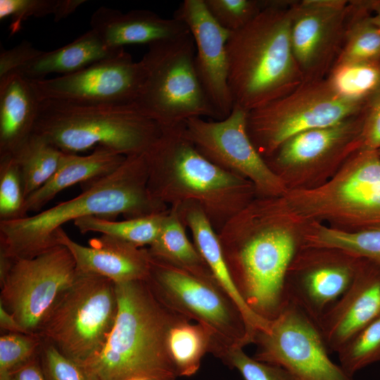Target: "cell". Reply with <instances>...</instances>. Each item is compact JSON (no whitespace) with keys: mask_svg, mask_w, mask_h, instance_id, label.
Here are the masks:
<instances>
[{"mask_svg":"<svg viewBox=\"0 0 380 380\" xmlns=\"http://www.w3.org/2000/svg\"><path fill=\"white\" fill-rule=\"evenodd\" d=\"M305 222L284 197H256L217 232L232 279L249 308L272 321L289 303L286 279L304 246Z\"/></svg>","mask_w":380,"mask_h":380,"instance_id":"1","label":"cell"},{"mask_svg":"<svg viewBox=\"0 0 380 380\" xmlns=\"http://www.w3.org/2000/svg\"><path fill=\"white\" fill-rule=\"evenodd\" d=\"M147 179L144 153L127 156L111 174L83 184L78 196L31 216L0 221V246L14 258H31L60 245L56 232L70 221L90 216L129 219L167 210L150 194Z\"/></svg>","mask_w":380,"mask_h":380,"instance_id":"2","label":"cell"},{"mask_svg":"<svg viewBox=\"0 0 380 380\" xmlns=\"http://www.w3.org/2000/svg\"><path fill=\"white\" fill-rule=\"evenodd\" d=\"M150 194L169 208H200L218 232L258 194L248 180L216 165L196 148L184 123L164 129L144 153Z\"/></svg>","mask_w":380,"mask_h":380,"instance_id":"3","label":"cell"},{"mask_svg":"<svg viewBox=\"0 0 380 380\" xmlns=\"http://www.w3.org/2000/svg\"><path fill=\"white\" fill-rule=\"evenodd\" d=\"M118 309L106 343L83 365L95 380H176L167 338L189 319L166 305L146 280L115 284Z\"/></svg>","mask_w":380,"mask_h":380,"instance_id":"4","label":"cell"},{"mask_svg":"<svg viewBox=\"0 0 380 380\" xmlns=\"http://www.w3.org/2000/svg\"><path fill=\"white\" fill-rule=\"evenodd\" d=\"M263 10L227 43L228 84L234 102L246 111L298 88L303 79L291 48L293 1H265Z\"/></svg>","mask_w":380,"mask_h":380,"instance_id":"5","label":"cell"},{"mask_svg":"<svg viewBox=\"0 0 380 380\" xmlns=\"http://www.w3.org/2000/svg\"><path fill=\"white\" fill-rule=\"evenodd\" d=\"M33 133L63 153L103 146L127 157L144 153L161 129L135 103L43 99Z\"/></svg>","mask_w":380,"mask_h":380,"instance_id":"6","label":"cell"},{"mask_svg":"<svg viewBox=\"0 0 380 380\" xmlns=\"http://www.w3.org/2000/svg\"><path fill=\"white\" fill-rule=\"evenodd\" d=\"M303 222L355 232L380 229V154L360 148L322 185L283 196Z\"/></svg>","mask_w":380,"mask_h":380,"instance_id":"7","label":"cell"},{"mask_svg":"<svg viewBox=\"0 0 380 380\" xmlns=\"http://www.w3.org/2000/svg\"><path fill=\"white\" fill-rule=\"evenodd\" d=\"M194 58L189 32L148 45L141 60L145 78L134 103L161 130L192 118L218 120L197 75Z\"/></svg>","mask_w":380,"mask_h":380,"instance_id":"8","label":"cell"},{"mask_svg":"<svg viewBox=\"0 0 380 380\" xmlns=\"http://www.w3.org/2000/svg\"><path fill=\"white\" fill-rule=\"evenodd\" d=\"M118 309L115 284L77 272L44 319L38 335L82 365L103 348Z\"/></svg>","mask_w":380,"mask_h":380,"instance_id":"9","label":"cell"},{"mask_svg":"<svg viewBox=\"0 0 380 380\" xmlns=\"http://www.w3.org/2000/svg\"><path fill=\"white\" fill-rule=\"evenodd\" d=\"M146 281L166 305L211 332L216 357L226 350L253 343L255 335L239 307L217 282L153 256Z\"/></svg>","mask_w":380,"mask_h":380,"instance_id":"10","label":"cell"},{"mask_svg":"<svg viewBox=\"0 0 380 380\" xmlns=\"http://www.w3.org/2000/svg\"><path fill=\"white\" fill-rule=\"evenodd\" d=\"M365 103L346 100L325 79L303 82L288 94L247 112V129L266 158L289 138L329 126L360 113Z\"/></svg>","mask_w":380,"mask_h":380,"instance_id":"11","label":"cell"},{"mask_svg":"<svg viewBox=\"0 0 380 380\" xmlns=\"http://www.w3.org/2000/svg\"><path fill=\"white\" fill-rule=\"evenodd\" d=\"M362 118V110L338 123L299 133L265 160L287 191L318 187L360 149Z\"/></svg>","mask_w":380,"mask_h":380,"instance_id":"12","label":"cell"},{"mask_svg":"<svg viewBox=\"0 0 380 380\" xmlns=\"http://www.w3.org/2000/svg\"><path fill=\"white\" fill-rule=\"evenodd\" d=\"M77 274L71 253L61 244L31 258H15L0 281V304L26 334L38 335L46 315Z\"/></svg>","mask_w":380,"mask_h":380,"instance_id":"13","label":"cell"},{"mask_svg":"<svg viewBox=\"0 0 380 380\" xmlns=\"http://www.w3.org/2000/svg\"><path fill=\"white\" fill-rule=\"evenodd\" d=\"M253 343L254 358L282 367L298 380H353L329 357L318 324L291 302L267 330L256 332Z\"/></svg>","mask_w":380,"mask_h":380,"instance_id":"14","label":"cell"},{"mask_svg":"<svg viewBox=\"0 0 380 380\" xmlns=\"http://www.w3.org/2000/svg\"><path fill=\"white\" fill-rule=\"evenodd\" d=\"M186 132L198 151L220 167L254 186L258 196L282 197L287 189L253 144L247 129V111L234 106L222 120L192 118Z\"/></svg>","mask_w":380,"mask_h":380,"instance_id":"15","label":"cell"},{"mask_svg":"<svg viewBox=\"0 0 380 380\" xmlns=\"http://www.w3.org/2000/svg\"><path fill=\"white\" fill-rule=\"evenodd\" d=\"M349 13L347 0L293 1L290 39L303 82L322 80L341 51Z\"/></svg>","mask_w":380,"mask_h":380,"instance_id":"16","label":"cell"},{"mask_svg":"<svg viewBox=\"0 0 380 380\" xmlns=\"http://www.w3.org/2000/svg\"><path fill=\"white\" fill-rule=\"evenodd\" d=\"M361 258L343 250L303 246L288 270L286 293L317 324L351 284Z\"/></svg>","mask_w":380,"mask_h":380,"instance_id":"17","label":"cell"},{"mask_svg":"<svg viewBox=\"0 0 380 380\" xmlns=\"http://www.w3.org/2000/svg\"><path fill=\"white\" fill-rule=\"evenodd\" d=\"M145 78L141 61L124 49L77 72L32 81L40 98L81 103H134Z\"/></svg>","mask_w":380,"mask_h":380,"instance_id":"18","label":"cell"},{"mask_svg":"<svg viewBox=\"0 0 380 380\" xmlns=\"http://www.w3.org/2000/svg\"><path fill=\"white\" fill-rule=\"evenodd\" d=\"M174 17L187 26L193 37L197 75L218 120H222L234 108L228 84L227 43L230 32L212 17L204 0H184Z\"/></svg>","mask_w":380,"mask_h":380,"instance_id":"19","label":"cell"},{"mask_svg":"<svg viewBox=\"0 0 380 380\" xmlns=\"http://www.w3.org/2000/svg\"><path fill=\"white\" fill-rule=\"evenodd\" d=\"M380 315V264L362 258L343 295L318 325L330 352L337 353L358 330Z\"/></svg>","mask_w":380,"mask_h":380,"instance_id":"20","label":"cell"},{"mask_svg":"<svg viewBox=\"0 0 380 380\" xmlns=\"http://www.w3.org/2000/svg\"><path fill=\"white\" fill-rule=\"evenodd\" d=\"M56 234L58 244L71 253L78 272L101 276L115 284L146 280L150 275L152 256L148 248L107 235L91 239L84 246L72 240L63 228Z\"/></svg>","mask_w":380,"mask_h":380,"instance_id":"21","label":"cell"},{"mask_svg":"<svg viewBox=\"0 0 380 380\" xmlns=\"http://www.w3.org/2000/svg\"><path fill=\"white\" fill-rule=\"evenodd\" d=\"M91 30L103 43L113 49L125 45L152 44L189 32L187 26L179 19L165 18L148 10H119L101 6L92 14Z\"/></svg>","mask_w":380,"mask_h":380,"instance_id":"22","label":"cell"},{"mask_svg":"<svg viewBox=\"0 0 380 380\" xmlns=\"http://www.w3.org/2000/svg\"><path fill=\"white\" fill-rule=\"evenodd\" d=\"M42 99L18 73L0 78V157L13 155L33 134Z\"/></svg>","mask_w":380,"mask_h":380,"instance_id":"23","label":"cell"},{"mask_svg":"<svg viewBox=\"0 0 380 380\" xmlns=\"http://www.w3.org/2000/svg\"><path fill=\"white\" fill-rule=\"evenodd\" d=\"M175 208L184 226L190 230L193 242L215 281L237 305L254 335L258 331L268 329L271 321L255 314L240 294L227 264L217 232L203 211L193 204Z\"/></svg>","mask_w":380,"mask_h":380,"instance_id":"24","label":"cell"},{"mask_svg":"<svg viewBox=\"0 0 380 380\" xmlns=\"http://www.w3.org/2000/svg\"><path fill=\"white\" fill-rule=\"evenodd\" d=\"M126 156L103 146H97L88 155L63 153L56 171L39 189L25 199L24 214L40 212L58 193L77 184H86L104 177L116 170Z\"/></svg>","mask_w":380,"mask_h":380,"instance_id":"25","label":"cell"},{"mask_svg":"<svg viewBox=\"0 0 380 380\" xmlns=\"http://www.w3.org/2000/svg\"><path fill=\"white\" fill-rule=\"evenodd\" d=\"M122 49L109 48L90 29L62 47L51 51H42L16 73L32 81L46 79V76L51 74L70 75L113 57Z\"/></svg>","mask_w":380,"mask_h":380,"instance_id":"26","label":"cell"},{"mask_svg":"<svg viewBox=\"0 0 380 380\" xmlns=\"http://www.w3.org/2000/svg\"><path fill=\"white\" fill-rule=\"evenodd\" d=\"M148 250L158 260L217 282L194 242L188 238L186 227L175 208H169L160 232Z\"/></svg>","mask_w":380,"mask_h":380,"instance_id":"27","label":"cell"},{"mask_svg":"<svg viewBox=\"0 0 380 380\" xmlns=\"http://www.w3.org/2000/svg\"><path fill=\"white\" fill-rule=\"evenodd\" d=\"M372 15V0L349 1L344 42L336 63L380 61V29Z\"/></svg>","mask_w":380,"mask_h":380,"instance_id":"28","label":"cell"},{"mask_svg":"<svg viewBox=\"0 0 380 380\" xmlns=\"http://www.w3.org/2000/svg\"><path fill=\"white\" fill-rule=\"evenodd\" d=\"M167 346L178 377L191 376L199 369L203 356L213 353L214 339L206 327L185 319L171 328Z\"/></svg>","mask_w":380,"mask_h":380,"instance_id":"29","label":"cell"},{"mask_svg":"<svg viewBox=\"0 0 380 380\" xmlns=\"http://www.w3.org/2000/svg\"><path fill=\"white\" fill-rule=\"evenodd\" d=\"M63 153L44 137L33 133L11 155L22 175L25 198L52 177L58 167Z\"/></svg>","mask_w":380,"mask_h":380,"instance_id":"30","label":"cell"},{"mask_svg":"<svg viewBox=\"0 0 380 380\" xmlns=\"http://www.w3.org/2000/svg\"><path fill=\"white\" fill-rule=\"evenodd\" d=\"M167 210L122 220L90 216L77 219L73 223L83 234L96 232L144 248L151 246L158 237Z\"/></svg>","mask_w":380,"mask_h":380,"instance_id":"31","label":"cell"},{"mask_svg":"<svg viewBox=\"0 0 380 380\" xmlns=\"http://www.w3.org/2000/svg\"><path fill=\"white\" fill-rule=\"evenodd\" d=\"M304 246L336 248L380 264V229L348 232L317 222H305Z\"/></svg>","mask_w":380,"mask_h":380,"instance_id":"32","label":"cell"},{"mask_svg":"<svg viewBox=\"0 0 380 380\" xmlns=\"http://www.w3.org/2000/svg\"><path fill=\"white\" fill-rule=\"evenodd\" d=\"M325 80L341 97L366 103L380 89V61L338 62Z\"/></svg>","mask_w":380,"mask_h":380,"instance_id":"33","label":"cell"},{"mask_svg":"<svg viewBox=\"0 0 380 380\" xmlns=\"http://www.w3.org/2000/svg\"><path fill=\"white\" fill-rule=\"evenodd\" d=\"M85 0H0V19H11L10 35L18 32L24 21L49 15L59 22L73 13Z\"/></svg>","mask_w":380,"mask_h":380,"instance_id":"34","label":"cell"},{"mask_svg":"<svg viewBox=\"0 0 380 380\" xmlns=\"http://www.w3.org/2000/svg\"><path fill=\"white\" fill-rule=\"evenodd\" d=\"M349 375L380 361V315L354 334L337 352Z\"/></svg>","mask_w":380,"mask_h":380,"instance_id":"35","label":"cell"},{"mask_svg":"<svg viewBox=\"0 0 380 380\" xmlns=\"http://www.w3.org/2000/svg\"><path fill=\"white\" fill-rule=\"evenodd\" d=\"M24 185L13 157H0V221L25 217Z\"/></svg>","mask_w":380,"mask_h":380,"instance_id":"36","label":"cell"},{"mask_svg":"<svg viewBox=\"0 0 380 380\" xmlns=\"http://www.w3.org/2000/svg\"><path fill=\"white\" fill-rule=\"evenodd\" d=\"M206 8L223 28L229 32L239 30L251 22L265 8L260 0H204Z\"/></svg>","mask_w":380,"mask_h":380,"instance_id":"37","label":"cell"},{"mask_svg":"<svg viewBox=\"0 0 380 380\" xmlns=\"http://www.w3.org/2000/svg\"><path fill=\"white\" fill-rule=\"evenodd\" d=\"M39 335L5 333L0 337V372L13 373L36 356L42 343Z\"/></svg>","mask_w":380,"mask_h":380,"instance_id":"38","label":"cell"},{"mask_svg":"<svg viewBox=\"0 0 380 380\" xmlns=\"http://www.w3.org/2000/svg\"><path fill=\"white\" fill-rule=\"evenodd\" d=\"M218 358L237 369L244 380H298L282 367L251 357L242 348L226 350Z\"/></svg>","mask_w":380,"mask_h":380,"instance_id":"39","label":"cell"},{"mask_svg":"<svg viewBox=\"0 0 380 380\" xmlns=\"http://www.w3.org/2000/svg\"><path fill=\"white\" fill-rule=\"evenodd\" d=\"M38 356L45 380H95L83 365L44 340Z\"/></svg>","mask_w":380,"mask_h":380,"instance_id":"40","label":"cell"},{"mask_svg":"<svg viewBox=\"0 0 380 380\" xmlns=\"http://www.w3.org/2000/svg\"><path fill=\"white\" fill-rule=\"evenodd\" d=\"M360 148L380 150V89L365 103L362 110Z\"/></svg>","mask_w":380,"mask_h":380,"instance_id":"41","label":"cell"},{"mask_svg":"<svg viewBox=\"0 0 380 380\" xmlns=\"http://www.w3.org/2000/svg\"><path fill=\"white\" fill-rule=\"evenodd\" d=\"M42 51L34 47L31 43L25 41L8 50L1 48L0 78L16 73L24 65Z\"/></svg>","mask_w":380,"mask_h":380,"instance_id":"42","label":"cell"},{"mask_svg":"<svg viewBox=\"0 0 380 380\" xmlns=\"http://www.w3.org/2000/svg\"><path fill=\"white\" fill-rule=\"evenodd\" d=\"M11 374L13 380H45L38 354Z\"/></svg>","mask_w":380,"mask_h":380,"instance_id":"43","label":"cell"},{"mask_svg":"<svg viewBox=\"0 0 380 380\" xmlns=\"http://www.w3.org/2000/svg\"><path fill=\"white\" fill-rule=\"evenodd\" d=\"M0 327L7 333L26 334L14 317L0 304Z\"/></svg>","mask_w":380,"mask_h":380,"instance_id":"44","label":"cell"},{"mask_svg":"<svg viewBox=\"0 0 380 380\" xmlns=\"http://www.w3.org/2000/svg\"><path fill=\"white\" fill-rule=\"evenodd\" d=\"M372 21L380 29V0H372Z\"/></svg>","mask_w":380,"mask_h":380,"instance_id":"45","label":"cell"},{"mask_svg":"<svg viewBox=\"0 0 380 380\" xmlns=\"http://www.w3.org/2000/svg\"><path fill=\"white\" fill-rule=\"evenodd\" d=\"M379 154H380V150H379Z\"/></svg>","mask_w":380,"mask_h":380,"instance_id":"46","label":"cell"}]
</instances>
